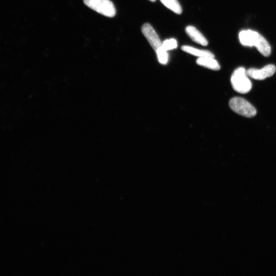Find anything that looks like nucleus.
<instances>
[{
    "instance_id": "f257e3e1",
    "label": "nucleus",
    "mask_w": 276,
    "mask_h": 276,
    "mask_svg": "<svg viewBox=\"0 0 276 276\" xmlns=\"http://www.w3.org/2000/svg\"><path fill=\"white\" fill-rule=\"evenodd\" d=\"M239 39L245 46L255 47L264 56L268 57L271 54V47L259 32L252 30H244L239 33Z\"/></svg>"
},
{
    "instance_id": "f03ea898",
    "label": "nucleus",
    "mask_w": 276,
    "mask_h": 276,
    "mask_svg": "<svg viewBox=\"0 0 276 276\" xmlns=\"http://www.w3.org/2000/svg\"><path fill=\"white\" fill-rule=\"evenodd\" d=\"M231 83L233 89L238 93L246 94L251 90L252 84L246 69L239 67L232 74Z\"/></svg>"
},
{
    "instance_id": "7ed1b4c3",
    "label": "nucleus",
    "mask_w": 276,
    "mask_h": 276,
    "mask_svg": "<svg viewBox=\"0 0 276 276\" xmlns=\"http://www.w3.org/2000/svg\"><path fill=\"white\" fill-rule=\"evenodd\" d=\"M231 109L236 113L247 118L254 117L256 108L247 100L241 97H234L229 102Z\"/></svg>"
},
{
    "instance_id": "20e7f679",
    "label": "nucleus",
    "mask_w": 276,
    "mask_h": 276,
    "mask_svg": "<svg viewBox=\"0 0 276 276\" xmlns=\"http://www.w3.org/2000/svg\"><path fill=\"white\" fill-rule=\"evenodd\" d=\"M88 7L107 17H114L116 10L110 0H84Z\"/></svg>"
},
{
    "instance_id": "39448f33",
    "label": "nucleus",
    "mask_w": 276,
    "mask_h": 276,
    "mask_svg": "<svg viewBox=\"0 0 276 276\" xmlns=\"http://www.w3.org/2000/svg\"><path fill=\"white\" fill-rule=\"evenodd\" d=\"M276 70V67L270 64L266 66L262 69L251 68L247 72L249 77L254 80L261 81L272 77Z\"/></svg>"
},
{
    "instance_id": "423d86ee",
    "label": "nucleus",
    "mask_w": 276,
    "mask_h": 276,
    "mask_svg": "<svg viewBox=\"0 0 276 276\" xmlns=\"http://www.w3.org/2000/svg\"><path fill=\"white\" fill-rule=\"evenodd\" d=\"M141 30L142 33L155 51L162 47V43L159 36L151 24H144Z\"/></svg>"
},
{
    "instance_id": "0eeeda50",
    "label": "nucleus",
    "mask_w": 276,
    "mask_h": 276,
    "mask_svg": "<svg viewBox=\"0 0 276 276\" xmlns=\"http://www.w3.org/2000/svg\"><path fill=\"white\" fill-rule=\"evenodd\" d=\"M185 31L187 35L193 42L204 46L208 45V42L205 37L195 27L188 26L186 28Z\"/></svg>"
},
{
    "instance_id": "6e6552de",
    "label": "nucleus",
    "mask_w": 276,
    "mask_h": 276,
    "mask_svg": "<svg viewBox=\"0 0 276 276\" xmlns=\"http://www.w3.org/2000/svg\"><path fill=\"white\" fill-rule=\"evenodd\" d=\"M181 49L184 52L198 57V58L204 57L215 58L214 55L208 50L198 49L189 46H183Z\"/></svg>"
},
{
    "instance_id": "1a4fd4ad",
    "label": "nucleus",
    "mask_w": 276,
    "mask_h": 276,
    "mask_svg": "<svg viewBox=\"0 0 276 276\" xmlns=\"http://www.w3.org/2000/svg\"><path fill=\"white\" fill-rule=\"evenodd\" d=\"M212 57L199 58L196 60V64L200 66L205 67L210 70L218 71L220 66L218 62Z\"/></svg>"
},
{
    "instance_id": "9d476101",
    "label": "nucleus",
    "mask_w": 276,
    "mask_h": 276,
    "mask_svg": "<svg viewBox=\"0 0 276 276\" xmlns=\"http://www.w3.org/2000/svg\"><path fill=\"white\" fill-rule=\"evenodd\" d=\"M162 3L174 12L180 14L182 8L178 0H160Z\"/></svg>"
},
{
    "instance_id": "9b49d317",
    "label": "nucleus",
    "mask_w": 276,
    "mask_h": 276,
    "mask_svg": "<svg viewBox=\"0 0 276 276\" xmlns=\"http://www.w3.org/2000/svg\"><path fill=\"white\" fill-rule=\"evenodd\" d=\"M156 52L159 63L162 65L167 64L169 62V54L168 51L163 48L162 47H161Z\"/></svg>"
},
{
    "instance_id": "f8f14e48",
    "label": "nucleus",
    "mask_w": 276,
    "mask_h": 276,
    "mask_svg": "<svg viewBox=\"0 0 276 276\" xmlns=\"http://www.w3.org/2000/svg\"><path fill=\"white\" fill-rule=\"evenodd\" d=\"M162 47L167 51L175 49L178 47V42L174 39H168L162 43Z\"/></svg>"
},
{
    "instance_id": "ddd939ff",
    "label": "nucleus",
    "mask_w": 276,
    "mask_h": 276,
    "mask_svg": "<svg viewBox=\"0 0 276 276\" xmlns=\"http://www.w3.org/2000/svg\"><path fill=\"white\" fill-rule=\"evenodd\" d=\"M150 1L154 2H155L156 0H150Z\"/></svg>"
}]
</instances>
